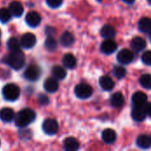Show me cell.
<instances>
[{
	"label": "cell",
	"mask_w": 151,
	"mask_h": 151,
	"mask_svg": "<svg viewBox=\"0 0 151 151\" xmlns=\"http://www.w3.org/2000/svg\"><path fill=\"white\" fill-rule=\"evenodd\" d=\"M14 119L15 125L18 127H25L30 125L35 119V112L29 108L23 109L18 112Z\"/></svg>",
	"instance_id": "obj_1"
},
{
	"label": "cell",
	"mask_w": 151,
	"mask_h": 151,
	"mask_svg": "<svg viewBox=\"0 0 151 151\" xmlns=\"http://www.w3.org/2000/svg\"><path fill=\"white\" fill-rule=\"evenodd\" d=\"M5 63L12 69L19 70L25 65V56L20 50L11 51L5 58Z\"/></svg>",
	"instance_id": "obj_2"
},
{
	"label": "cell",
	"mask_w": 151,
	"mask_h": 151,
	"mask_svg": "<svg viewBox=\"0 0 151 151\" xmlns=\"http://www.w3.org/2000/svg\"><path fill=\"white\" fill-rule=\"evenodd\" d=\"M19 95H20L19 88L15 84L10 83V84L5 85L3 88V96H4V98L7 101H10V102L15 101L19 98Z\"/></svg>",
	"instance_id": "obj_3"
},
{
	"label": "cell",
	"mask_w": 151,
	"mask_h": 151,
	"mask_svg": "<svg viewBox=\"0 0 151 151\" xmlns=\"http://www.w3.org/2000/svg\"><path fill=\"white\" fill-rule=\"evenodd\" d=\"M41 76V69L36 65H30L24 72V77L29 81H36Z\"/></svg>",
	"instance_id": "obj_4"
},
{
	"label": "cell",
	"mask_w": 151,
	"mask_h": 151,
	"mask_svg": "<svg viewBox=\"0 0 151 151\" xmlns=\"http://www.w3.org/2000/svg\"><path fill=\"white\" fill-rule=\"evenodd\" d=\"M74 92L77 97L81 99H87L91 96L93 90H92V88L88 84L81 83L75 87Z\"/></svg>",
	"instance_id": "obj_5"
},
{
	"label": "cell",
	"mask_w": 151,
	"mask_h": 151,
	"mask_svg": "<svg viewBox=\"0 0 151 151\" xmlns=\"http://www.w3.org/2000/svg\"><path fill=\"white\" fill-rule=\"evenodd\" d=\"M42 130L49 135H54L58 131V124L55 119H48L42 124Z\"/></svg>",
	"instance_id": "obj_6"
},
{
	"label": "cell",
	"mask_w": 151,
	"mask_h": 151,
	"mask_svg": "<svg viewBox=\"0 0 151 151\" xmlns=\"http://www.w3.org/2000/svg\"><path fill=\"white\" fill-rule=\"evenodd\" d=\"M36 43V37L32 33L24 34L20 38V44L25 49H31Z\"/></svg>",
	"instance_id": "obj_7"
},
{
	"label": "cell",
	"mask_w": 151,
	"mask_h": 151,
	"mask_svg": "<svg viewBox=\"0 0 151 151\" xmlns=\"http://www.w3.org/2000/svg\"><path fill=\"white\" fill-rule=\"evenodd\" d=\"M117 58H118V61L123 65H127V64H130L133 59H134V53L127 50V49H124V50H121L119 53H118V56H117Z\"/></svg>",
	"instance_id": "obj_8"
},
{
	"label": "cell",
	"mask_w": 151,
	"mask_h": 151,
	"mask_svg": "<svg viewBox=\"0 0 151 151\" xmlns=\"http://www.w3.org/2000/svg\"><path fill=\"white\" fill-rule=\"evenodd\" d=\"M41 16L36 12H29L26 16V22L29 27H37L41 22Z\"/></svg>",
	"instance_id": "obj_9"
},
{
	"label": "cell",
	"mask_w": 151,
	"mask_h": 151,
	"mask_svg": "<svg viewBox=\"0 0 151 151\" xmlns=\"http://www.w3.org/2000/svg\"><path fill=\"white\" fill-rule=\"evenodd\" d=\"M117 48V43L111 39H107L101 44V50L104 54H112L116 51Z\"/></svg>",
	"instance_id": "obj_10"
},
{
	"label": "cell",
	"mask_w": 151,
	"mask_h": 151,
	"mask_svg": "<svg viewBox=\"0 0 151 151\" xmlns=\"http://www.w3.org/2000/svg\"><path fill=\"white\" fill-rule=\"evenodd\" d=\"M146 111L144 106H134L132 111V118L134 121L142 122L146 119Z\"/></svg>",
	"instance_id": "obj_11"
},
{
	"label": "cell",
	"mask_w": 151,
	"mask_h": 151,
	"mask_svg": "<svg viewBox=\"0 0 151 151\" xmlns=\"http://www.w3.org/2000/svg\"><path fill=\"white\" fill-rule=\"evenodd\" d=\"M132 101L134 106H144L148 102V97L143 92H136L132 97Z\"/></svg>",
	"instance_id": "obj_12"
},
{
	"label": "cell",
	"mask_w": 151,
	"mask_h": 151,
	"mask_svg": "<svg viewBox=\"0 0 151 151\" xmlns=\"http://www.w3.org/2000/svg\"><path fill=\"white\" fill-rule=\"evenodd\" d=\"M9 10L12 12V16L18 18V17H20L23 14L24 8H23V5L21 4L20 2H19V1H13V2H12L10 4Z\"/></svg>",
	"instance_id": "obj_13"
},
{
	"label": "cell",
	"mask_w": 151,
	"mask_h": 151,
	"mask_svg": "<svg viewBox=\"0 0 151 151\" xmlns=\"http://www.w3.org/2000/svg\"><path fill=\"white\" fill-rule=\"evenodd\" d=\"M63 145H64V149L67 151H75L80 148L79 142L73 137H68L65 139Z\"/></svg>",
	"instance_id": "obj_14"
},
{
	"label": "cell",
	"mask_w": 151,
	"mask_h": 151,
	"mask_svg": "<svg viewBox=\"0 0 151 151\" xmlns=\"http://www.w3.org/2000/svg\"><path fill=\"white\" fill-rule=\"evenodd\" d=\"M131 46L133 48V50L136 52H140L142 50H143L146 47V41L140 36H136L134 38H133L132 42H131Z\"/></svg>",
	"instance_id": "obj_15"
},
{
	"label": "cell",
	"mask_w": 151,
	"mask_h": 151,
	"mask_svg": "<svg viewBox=\"0 0 151 151\" xmlns=\"http://www.w3.org/2000/svg\"><path fill=\"white\" fill-rule=\"evenodd\" d=\"M102 138L105 143L112 144L117 139V134L114 130H112L111 128H107V129L104 130V132L102 134Z\"/></svg>",
	"instance_id": "obj_16"
},
{
	"label": "cell",
	"mask_w": 151,
	"mask_h": 151,
	"mask_svg": "<svg viewBox=\"0 0 151 151\" xmlns=\"http://www.w3.org/2000/svg\"><path fill=\"white\" fill-rule=\"evenodd\" d=\"M44 88L49 93H54L58 89V80L53 78H49L44 81Z\"/></svg>",
	"instance_id": "obj_17"
},
{
	"label": "cell",
	"mask_w": 151,
	"mask_h": 151,
	"mask_svg": "<svg viewBox=\"0 0 151 151\" xmlns=\"http://www.w3.org/2000/svg\"><path fill=\"white\" fill-rule=\"evenodd\" d=\"M15 118L14 111L11 108H3L0 111V119L2 121L9 123L12 121Z\"/></svg>",
	"instance_id": "obj_18"
},
{
	"label": "cell",
	"mask_w": 151,
	"mask_h": 151,
	"mask_svg": "<svg viewBox=\"0 0 151 151\" xmlns=\"http://www.w3.org/2000/svg\"><path fill=\"white\" fill-rule=\"evenodd\" d=\"M99 84L101 86V88L104 90L106 91H110L114 88V81H112V79L109 76H102L99 80Z\"/></svg>",
	"instance_id": "obj_19"
},
{
	"label": "cell",
	"mask_w": 151,
	"mask_h": 151,
	"mask_svg": "<svg viewBox=\"0 0 151 151\" xmlns=\"http://www.w3.org/2000/svg\"><path fill=\"white\" fill-rule=\"evenodd\" d=\"M125 98L120 92H117L113 94L111 97V104L114 108H120L124 105Z\"/></svg>",
	"instance_id": "obj_20"
},
{
	"label": "cell",
	"mask_w": 151,
	"mask_h": 151,
	"mask_svg": "<svg viewBox=\"0 0 151 151\" xmlns=\"http://www.w3.org/2000/svg\"><path fill=\"white\" fill-rule=\"evenodd\" d=\"M136 144L139 148H141L142 150L149 149L151 146L150 137H149L148 135H145V134L140 135L136 140Z\"/></svg>",
	"instance_id": "obj_21"
},
{
	"label": "cell",
	"mask_w": 151,
	"mask_h": 151,
	"mask_svg": "<svg viewBox=\"0 0 151 151\" xmlns=\"http://www.w3.org/2000/svg\"><path fill=\"white\" fill-rule=\"evenodd\" d=\"M138 27L142 33H149L151 31V19L150 18L143 17L140 19Z\"/></svg>",
	"instance_id": "obj_22"
},
{
	"label": "cell",
	"mask_w": 151,
	"mask_h": 151,
	"mask_svg": "<svg viewBox=\"0 0 151 151\" xmlns=\"http://www.w3.org/2000/svg\"><path fill=\"white\" fill-rule=\"evenodd\" d=\"M62 62H63V65L66 67V68H69V69H73L75 67L76 65V58L73 55V54H65L64 57H63V59H62Z\"/></svg>",
	"instance_id": "obj_23"
},
{
	"label": "cell",
	"mask_w": 151,
	"mask_h": 151,
	"mask_svg": "<svg viewBox=\"0 0 151 151\" xmlns=\"http://www.w3.org/2000/svg\"><path fill=\"white\" fill-rule=\"evenodd\" d=\"M74 42V36L70 32H65L60 37V43L65 47H69Z\"/></svg>",
	"instance_id": "obj_24"
},
{
	"label": "cell",
	"mask_w": 151,
	"mask_h": 151,
	"mask_svg": "<svg viewBox=\"0 0 151 151\" xmlns=\"http://www.w3.org/2000/svg\"><path fill=\"white\" fill-rule=\"evenodd\" d=\"M116 31L114 27L111 25H105L101 29V35L106 39H111L115 36Z\"/></svg>",
	"instance_id": "obj_25"
},
{
	"label": "cell",
	"mask_w": 151,
	"mask_h": 151,
	"mask_svg": "<svg viewBox=\"0 0 151 151\" xmlns=\"http://www.w3.org/2000/svg\"><path fill=\"white\" fill-rule=\"evenodd\" d=\"M52 75L55 79L58 80V81H61V80H64L65 77H66V71L64 67L62 66H59V65H55L53 68H52Z\"/></svg>",
	"instance_id": "obj_26"
},
{
	"label": "cell",
	"mask_w": 151,
	"mask_h": 151,
	"mask_svg": "<svg viewBox=\"0 0 151 151\" xmlns=\"http://www.w3.org/2000/svg\"><path fill=\"white\" fill-rule=\"evenodd\" d=\"M20 41H19L16 37H11L7 42V46L11 51L20 50Z\"/></svg>",
	"instance_id": "obj_27"
},
{
	"label": "cell",
	"mask_w": 151,
	"mask_h": 151,
	"mask_svg": "<svg viewBox=\"0 0 151 151\" xmlns=\"http://www.w3.org/2000/svg\"><path fill=\"white\" fill-rule=\"evenodd\" d=\"M12 12L9 9L6 8H1L0 9V21L2 23H6L12 19Z\"/></svg>",
	"instance_id": "obj_28"
},
{
	"label": "cell",
	"mask_w": 151,
	"mask_h": 151,
	"mask_svg": "<svg viewBox=\"0 0 151 151\" xmlns=\"http://www.w3.org/2000/svg\"><path fill=\"white\" fill-rule=\"evenodd\" d=\"M140 83L143 88L147 89L151 88V74H149V73L143 74L140 78Z\"/></svg>",
	"instance_id": "obj_29"
},
{
	"label": "cell",
	"mask_w": 151,
	"mask_h": 151,
	"mask_svg": "<svg viewBox=\"0 0 151 151\" xmlns=\"http://www.w3.org/2000/svg\"><path fill=\"white\" fill-rule=\"evenodd\" d=\"M57 42L52 36H49L45 41V48L49 51H54L57 49Z\"/></svg>",
	"instance_id": "obj_30"
},
{
	"label": "cell",
	"mask_w": 151,
	"mask_h": 151,
	"mask_svg": "<svg viewBox=\"0 0 151 151\" xmlns=\"http://www.w3.org/2000/svg\"><path fill=\"white\" fill-rule=\"evenodd\" d=\"M127 71L123 66L117 65L113 68V74L118 78V79H122L126 76Z\"/></svg>",
	"instance_id": "obj_31"
},
{
	"label": "cell",
	"mask_w": 151,
	"mask_h": 151,
	"mask_svg": "<svg viewBox=\"0 0 151 151\" xmlns=\"http://www.w3.org/2000/svg\"><path fill=\"white\" fill-rule=\"evenodd\" d=\"M142 62L147 65H151V51L148 50L146 52H144L142 56Z\"/></svg>",
	"instance_id": "obj_32"
},
{
	"label": "cell",
	"mask_w": 151,
	"mask_h": 151,
	"mask_svg": "<svg viewBox=\"0 0 151 151\" xmlns=\"http://www.w3.org/2000/svg\"><path fill=\"white\" fill-rule=\"evenodd\" d=\"M46 3L51 8H58L62 4L63 0H46Z\"/></svg>",
	"instance_id": "obj_33"
},
{
	"label": "cell",
	"mask_w": 151,
	"mask_h": 151,
	"mask_svg": "<svg viewBox=\"0 0 151 151\" xmlns=\"http://www.w3.org/2000/svg\"><path fill=\"white\" fill-rule=\"evenodd\" d=\"M144 110L146 111V114L151 117V103H147L144 105Z\"/></svg>",
	"instance_id": "obj_34"
},
{
	"label": "cell",
	"mask_w": 151,
	"mask_h": 151,
	"mask_svg": "<svg viewBox=\"0 0 151 151\" xmlns=\"http://www.w3.org/2000/svg\"><path fill=\"white\" fill-rule=\"evenodd\" d=\"M40 102H41V104H48L49 99H48L46 96H41V98H40Z\"/></svg>",
	"instance_id": "obj_35"
},
{
	"label": "cell",
	"mask_w": 151,
	"mask_h": 151,
	"mask_svg": "<svg viewBox=\"0 0 151 151\" xmlns=\"http://www.w3.org/2000/svg\"><path fill=\"white\" fill-rule=\"evenodd\" d=\"M123 1L127 4H133L135 0H123Z\"/></svg>",
	"instance_id": "obj_36"
},
{
	"label": "cell",
	"mask_w": 151,
	"mask_h": 151,
	"mask_svg": "<svg viewBox=\"0 0 151 151\" xmlns=\"http://www.w3.org/2000/svg\"><path fill=\"white\" fill-rule=\"evenodd\" d=\"M148 2H149L150 4H151V0H148Z\"/></svg>",
	"instance_id": "obj_37"
},
{
	"label": "cell",
	"mask_w": 151,
	"mask_h": 151,
	"mask_svg": "<svg viewBox=\"0 0 151 151\" xmlns=\"http://www.w3.org/2000/svg\"><path fill=\"white\" fill-rule=\"evenodd\" d=\"M97 1H98V2H101V1H102V0H97Z\"/></svg>",
	"instance_id": "obj_38"
},
{
	"label": "cell",
	"mask_w": 151,
	"mask_h": 151,
	"mask_svg": "<svg viewBox=\"0 0 151 151\" xmlns=\"http://www.w3.org/2000/svg\"><path fill=\"white\" fill-rule=\"evenodd\" d=\"M150 41H151V31H150Z\"/></svg>",
	"instance_id": "obj_39"
},
{
	"label": "cell",
	"mask_w": 151,
	"mask_h": 151,
	"mask_svg": "<svg viewBox=\"0 0 151 151\" xmlns=\"http://www.w3.org/2000/svg\"><path fill=\"white\" fill-rule=\"evenodd\" d=\"M0 36H1V31H0Z\"/></svg>",
	"instance_id": "obj_40"
},
{
	"label": "cell",
	"mask_w": 151,
	"mask_h": 151,
	"mask_svg": "<svg viewBox=\"0 0 151 151\" xmlns=\"http://www.w3.org/2000/svg\"><path fill=\"white\" fill-rule=\"evenodd\" d=\"M150 140H151V137H150Z\"/></svg>",
	"instance_id": "obj_41"
},
{
	"label": "cell",
	"mask_w": 151,
	"mask_h": 151,
	"mask_svg": "<svg viewBox=\"0 0 151 151\" xmlns=\"http://www.w3.org/2000/svg\"><path fill=\"white\" fill-rule=\"evenodd\" d=\"M0 43H1V42H0Z\"/></svg>",
	"instance_id": "obj_42"
}]
</instances>
